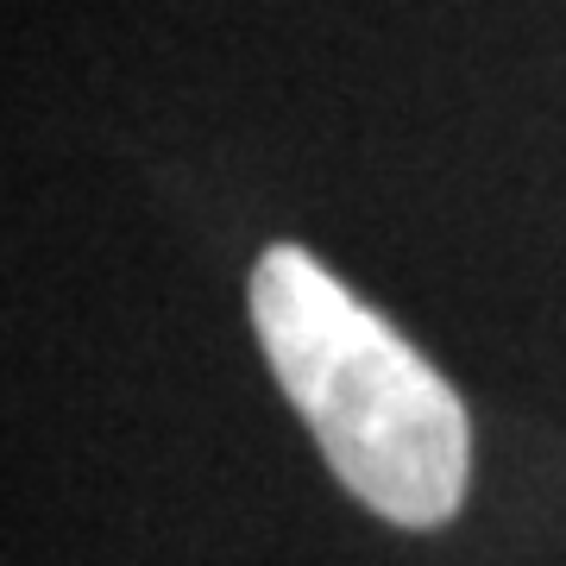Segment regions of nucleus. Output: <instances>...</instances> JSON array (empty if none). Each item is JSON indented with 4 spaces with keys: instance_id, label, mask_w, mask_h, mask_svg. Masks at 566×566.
Here are the masks:
<instances>
[{
    "instance_id": "nucleus-1",
    "label": "nucleus",
    "mask_w": 566,
    "mask_h": 566,
    "mask_svg": "<svg viewBox=\"0 0 566 566\" xmlns=\"http://www.w3.org/2000/svg\"><path fill=\"white\" fill-rule=\"evenodd\" d=\"M252 327L340 485L397 528H441L465 497L472 428L441 371L303 245L252 271Z\"/></svg>"
}]
</instances>
